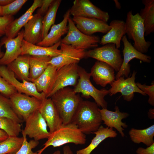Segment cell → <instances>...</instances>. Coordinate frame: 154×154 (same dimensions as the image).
<instances>
[{"instance_id": "cell-1", "label": "cell", "mask_w": 154, "mask_h": 154, "mask_svg": "<svg viewBox=\"0 0 154 154\" xmlns=\"http://www.w3.org/2000/svg\"><path fill=\"white\" fill-rule=\"evenodd\" d=\"M98 106L95 102L83 100L74 115L71 123L86 134L96 131L102 122Z\"/></svg>"}, {"instance_id": "cell-2", "label": "cell", "mask_w": 154, "mask_h": 154, "mask_svg": "<svg viewBox=\"0 0 154 154\" xmlns=\"http://www.w3.org/2000/svg\"><path fill=\"white\" fill-rule=\"evenodd\" d=\"M50 98L64 124L71 123L74 115L83 100L79 94L74 92L73 89L68 87L59 90Z\"/></svg>"}, {"instance_id": "cell-3", "label": "cell", "mask_w": 154, "mask_h": 154, "mask_svg": "<svg viewBox=\"0 0 154 154\" xmlns=\"http://www.w3.org/2000/svg\"><path fill=\"white\" fill-rule=\"evenodd\" d=\"M86 141V135L76 125L72 123L63 124L59 128L50 133L47 140L43 144L44 147L37 151V154H41L50 146L59 147L68 143L84 145Z\"/></svg>"}, {"instance_id": "cell-4", "label": "cell", "mask_w": 154, "mask_h": 154, "mask_svg": "<svg viewBox=\"0 0 154 154\" xmlns=\"http://www.w3.org/2000/svg\"><path fill=\"white\" fill-rule=\"evenodd\" d=\"M79 78L76 85L73 89L74 92L81 93L82 96L86 98L92 97L98 107L107 109V102L104 99L105 97L109 94V90L104 88L99 90L96 88L90 80V73L88 72L82 67L79 66Z\"/></svg>"}, {"instance_id": "cell-5", "label": "cell", "mask_w": 154, "mask_h": 154, "mask_svg": "<svg viewBox=\"0 0 154 154\" xmlns=\"http://www.w3.org/2000/svg\"><path fill=\"white\" fill-rule=\"evenodd\" d=\"M125 24L126 34L133 41L134 48L142 53L147 52L151 42L145 38L143 21L139 13L133 15L132 11L128 12Z\"/></svg>"}, {"instance_id": "cell-6", "label": "cell", "mask_w": 154, "mask_h": 154, "mask_svg": "<svg viewBox=\"0 0 154 154\" xmlns=\"http://www.w3.org/2000/svg\"><path fill=\"white\" fill-rule=\"evenodd\" d=\"M67 35L61 40V43L71 45L76 49L85 50L97 47L100 39L98 36L88 35L80 31L70 17L68 22Z\"/></svg>"}, {"instance_id": "cell-7", "label": "cell", "mask_w": 154, "mask_h": 154, "mask_svg": "<svg viewBox=\"0 0 154 154\" xmlns=\"http://www.w3.org/2000/svg\"><path fill=\"white\" fill-rule=\"evenodd\" d=\"M79 66L72 63L64 66L57 70L53 83L46 98H50L56 92L63 88L75 86L79 78Z\"/></svg>"}, {"instance_id": "cell-8", "label": "cell", "mask_w": 154, "mask_h": 154, "mask_svg": "<svg viewBox=\"0 0 154 154\" xmlns=\"http://www.w3.org/2000/svg\"><path fill=\"white\" fill-rule=\"evenodd\" d=\"M88 58L106 63L117 72L120 70L123 61L120 50L112 43L108 44L86 51L85 58Z\"/></svg>"}, {"instance_id": "cell-9", "label": "cell", "mask_w": 154, "mask_h": 154, "mask_svg": "<svg viewBox=\"0 0 154 154\" xmlns=\"http://www.w3.org/2000/svg\"><path fill=\"white\" fill-rule=\"evenodd\" d=\"M9 98L14 112L24 121L31 114L38 110L43 100L18 92Z\"/></svg>"}, {"instance_id": "cell-10", "label": "cell", "mask_w": 154, "mask_h": 154, "mask_svg": "<svg viewBox=\"0 0 154 154\" xmlns=\"http://www.w3.org/2000/svg\"><path fill=\"white\" fill-rule=\"evenodd\" d=\"M25 121V127L21 132L22 135H27L37 141L49 137L51 133L48 130L46 122L38 110L31 114Z\"/></svg>"}, {"instance_id": "cell-11", "label": "cell", "mask_w": 154, "mask_h": 154, "mask_svg": "<svg viewBox=\"0 0 154 154\" xmlns=\"http://www.w3.org/2000/svg\"><path fill=\"white\" fill-rule=\"evenodd\" d=\"M0 75L13 86L19 93L34 96L42 100L46 98L44 93L38 91L33 83L25 80H23L22 82L18 81L13 72L7 66L0 65Z\"/></svg>"}, {"instance_id": "cell-12", "label": "cell", "mask_w": 154, "mask_h": 154, "mask_svg": "<svg viewBox=\"0 0 154 154\" xmlns=\"http://www.w3.org/2000/svg\"><path fill=\"white\" fill-rule=\"evenodd\" d=\"M69 11L73 17L95 18L106 23L110 18L108 12L101 10L89 0L74 1Z\"/></svg>"}, {"instance_id": "cell-13", "label": "cell", "mask_w": 154, "mask_h": 154, "mask_svg": "<svg viewBox=\"0 0 154 154\" xmlns=\"http://www.w3.org/2000/svg\"><path fill=\"white\" fill-rule=\"evenodd\" d=\"M124 48L123 50V58L121 66L115 76V79L124 76L128 78L130 72V65L129 62L134 58L140 60L143 62L149 63L151 57L142 53L136 49L128 40L127 36L124 35L121 39Z\"/></svg>"}, {"instance_id": "cell-14", "label": "cell", "mask_w": 154, "mask_h": 154, "mask_svg": "<svg viewBox=\"0 0 154 154\" xmlns=\"http://www.w3.org/2000/svg\"><path fill=\"white\" fill-rule=\"evenodd\" d=\"M137 72L134 71L131 77L126 79L124 76L115 80L111 85L109 95L112 96L117 93H120L124 100L127 102L131 101L134 96V93H138L143 96L145 93L137 87L135 82Z\"/></svg>"}, {"instance_id": "cell-15", "label": "cell", "mask_w": 154, "mask_h": 154, "mask_svg": "<svg viewBox=\"0 0 154 154\" xmlns=\"http://www.w3.org/2000/svg\"><path fill=\"white\" fill-rule=\"evenodd\" d=\"M61 51L59 55L52 57L48 63L58 69L66 65L78 64L81 60L85 58L86 51L78 49L71 45L61 43L60 46Z\"/></svg>"}, {"instance_id": "cell-16", "label": "cell", "mask_w": 154, "mask_h": 154, "mask_svg": "<svg viewBox=\"0 0 154 154\" xmlns=\"http://www.w3.org/2000/svg\"><path fill=\"white\" fill-rule=\"evenodd\" d=\"M23 33V29L15 38H8L5 37L2 39L0 42L2 46L5 45L6 50L0 59V65H7L21 55Z\"/></svg>"}, {"instance_id": "cell-17", "label": "cell", "mask_w": 154, "mask_h": 154, "mask_svg": "<svg viewBox=\"0 0 154 154\" xmlns=\"http://www.w3.org/2000/svg\"><path fill=\"white\" fill-rule=\"evenodd\" d=\"M72 19L80 31L88 35L97 32L106 34L111 28L106 23L95 18L74 17Z\"/></svg>"}, {"instance_id": "cell-18", "label": "cell", "mask_w": 154, "mask_h": 154, "mask_svg": "<svg viewBox=\"0 0 154 154\" xmlns=\"http://www.w3.org/2000/svg\"><path fill=\"white\" fill-rule=\"evenodd\" d=\"M38 111L46 121L50 133L57 130L63 124L58 110L50 98H45L42 100Z\"/></svg>"}, {"instance_id": "cell-19", "label": "cell", "mask_w": 154, "mask_h": 154, "mask_svg": "<svg viewBox=\"0 0 154 154\" xmlns=\"http://www.w3.org/2000/svg\"><path fill=\"white\" fill-rule=\"evenodd\" d=\"M114 109L115 111L114 112L107 109L99 108L102 120L107 127L115 128L121 136L124 137L125 136L123 132L124 128H127L128 126L125 123L122 121V120L127 117L129 115L127 113L121 112L117 106Z\"/></svg>"}, {"instance_id": "cell-20", "label": "cell", "mask_w": 154, "mask_h": 154, "mask_svg": "<svg viewBox=\"0 0 154 154\" xmlns=\"http://www.w3.org/2000/svg\"><path fill=\"white\" fill-rule=\"evenodd\" d=\"M114 68L109 64L100 61H96L92 67L91 76L96 83L104 87L111 85L115 80Z\"/></svg>"}, {"instance_id": "cell-21", "label": "cell", "mask_w": 154, "mask_h": 154, "mask_svg": "<svg viewBox=\"0 0 154 154\" xmlns=\"http://www.w3.org/2000/svg\"><path fill=\"white\" fill-rule=\"evenodd\" d=\"M43 16L36 13L32 15L24 27L23 39L36 44L42 40Z\"/></svg>"}, {"instance_id": "cell-22", "label": "cell", "mask_w": 154, "mask_h": 154, "mask_svg": "<svg viewBox=\"0 0 154 154\" xmlns=\"http://www.w3.org/2000/svg\"><path fill=\"white\" fill-rule=\"evenodd\" d=\"M70 15V11L68 9L64 14L62 20L58 24H54L46 36L36 45L44 47H50L60 40L62 36L68 32L67 24Z\"/></svg>"}, {"instance_id": "cell-23", "label": "cell", "mask_w": 154, "mask_h": 154, "mask_svg": "<svg viewBox=\"0 0 154 154\" xmlns=\"http://www.w3.org/2000/svg\"><path fill=\"white\" fill-rule=\"evenodd\" d=\"M61 44V40L50 47H44L30 43L23 40L21 55L28 54L36 56H46L51 57L56 56L61 54L58 47Z\"/></svg>"}, {"instance_id": "cell-24", "label": "cell", "mask_w": 154, "mask_h": 154, "mask_svg": "<svg viewBox=\"0 0 154 154\" xmlns=\"http://www.w3.org/2000/svg\"><path fill=\"white\" fill-rule=\"evenodd\" d=\"M42 0H34L31 6L19 18L14 19L7 27L5 33L8 38L16 37L21 28L27 23L35 10L41 6Z\"/></svg>"}, {"instance_id": "cell-25", "label": "cell", "mask_w": 154, "mask_h": 154, "mask_svg": "<svg viewBox=\"0 0 154 154\" xmlns=\"http://www.w3.org/2000/svg\"><path fill=\"white\" fill-rule=\"evenodd\" d=\"M109 25L111 27V29L102 37L100 43L103 45L109 43L114 44L119 49L122 38L126 34L125 22L114 19L110 22Z\"/></svg>"}, {"instance_id": "cell-26", "label": "cell", "mask_w": 154, "mask_h": 154, "mask_svg": "<svg viewBox=\"0 0 154 154\" xmlns=\"http://www.w3.org/2000/svg\"><path fill=\"white\" fill-rule=\"evenodd\" d=\"M30 56L28 54L21 55L7 66L15 77L21 81L31 82L29 77Z\"/></svg>"}, {"instance_id": "cell-27", "label": "cell", "mask_w": 154, "mask_h": 154, "mask_svg": "<svg viewBox=\"0 0 154 154\" xmlns=\"http://www.w3.org/2000/svg\"><path fill=\"white\" fill-rule=\"evenodd\" d=\"M92 133L95 135L90 143L87 147L76 151V154H90L104 140L108 138L116 137L117 134L113 128L101 125L98 129Z\"/></svg>"}, {"instance_id": "cell-28", "label": "cell", "mask_w": 154, "mask_h": 154, "mask_svg": "<svg viewBox=\"0 0 154 154\" xmlns=\"http://www.w3.org/2000/svg\"><path fill=\"white\" fill-rule=\"evenodd\" d=\"M57 68L49 64L43 72L32 82L35 84L38 92H43L46 96L48 93L55 78Z\"/></svg>"}, {"instance_id": "cell-29", "label": "cell", "mask_w": 154, "mask_h": 154, "mask_svg": "<svg viewBox=\"0 0 154 154\" xmlns=\"http://www.w3.org/2000/svg\"><path fill=\"white\" fill-rule=\"evenodd\" d=\"M144 8L139 13L143 20L145 29V36H147L154 32V0H142Z\"/></svg>"}, {"instance_id": "cell-30", "label": "cell", "mask_w": 154, "mask_h": 154, "mask_svg": "<svg viewBox=\"0 0 154 154\" xmlns=\"http://www.w3.org/2000/svg\"><path fill=\"white\" fill-rule=\"evenodd\" d=\"M129 134L131 141L136 144L142 143L147 147L154 143V125L143 129L131 128Z\"/></svg>"}, {"instance_id": "cell-31", "label": "cell", "mask_w": 154, "mask_h": 154, "mask_svg": "<svg viewBox=\"0 0 154 154\" xmlns=\"http://www.w3.org/2000/svg\"><path fill=\"white\" fill-rule=\"evenodd\" d=\"M52 57L46 56H30L29 77L31 82L38 78L49 64V61Z\"/></svg>"}, {"instance_id": "cell-32", "label": "cell", "mask_w": 154, "mask_h": 154, "mask_svg": "<svg viewBox=\"0 0 154 154\" xmlns=\"http://www.w3.org/2000/svg\"><path fill=\"white\" fill-rule=\"evenodd\" d=\"M61 2V0H53L43 17L42 40L46 36L50 29L54 24L57 12Z\"/></svg>"}, {"instance_id": "cell-33", "label": "cell", "mask_w": 154, "mask_h": 154, "mask_svg": "<svg viewBox=\"0 0 154 154\" xmlns=\"http://www.w3.org/2000/svg\"><path fill=\"white\" fill-rule=\"evenodd\" d=\"M23 141V137H9L6 139L0 142V154H15L20 149Z\"/></svg>"}, {"instance_id": "cell-34", "label": "cell", "mask_w": 154, "mask_h": 154, "mask_svg": "<svg viewBox=\"0 0 154 154\" xmlns=\"http://www.w3.org/2000/svg\"><path fill=\"white\" fill-rule=\"evenodd\" d=\"M0 116L9 118L20 123L23 121L14 112L9 98L5 96L0 93Z\"/></svg>"}, {"instance_id": "cell-35", "label": "cell", "mask_w": 154, "mask_h": 154, "mask_svg": "<svg viewBox=\"0 0 154 154\" xmlns=\"http://www.w3.org/2000/svg\"><path fill=\"white\" fill-rule=\"evenodd\" d=\"M21 125L8 118L0 116V129L4 131L9 137L18 136L21 132Z\"/></svg>"}, {"instance_id": "cell-36", "label": "cell", "mask_w": 154, "mask_h": 154, "mask_svg": "<svg viewBox=\"0 0 154 154\" xmlns=\"http://www.w3.org/2000/svg\"><path fill=\"white\" fill-rule=\"evenodd\" d=\"M27 1V0H14L9 5L1 7L2 16H13L16 14Z\"/></svg>"}, {"instance_id": "cell-37", "label": "cell", "mask_w": 154, "mask_h": 154, "mask_svg": "<svg viewBox=\"0 0 154 154\" xmlns=\"http://www.w3.org/2000/svg\"><path fill=\"white\" fill-rule=\"evenodd\" d=\"M27 136L23 135V144L19 150L14 154H37V152H34L32 149L37 147L39 143L38 141L31 139L28 141Z\"/></svg>"}, {"instance_id": "cell-38", "label": "cell", "mask_w": 154, "mask_h": 154, "mask_svg": "<svg viewBox=\"0 0 154 154\" xmlns=\"http://www.w3.org/2000/svg\"><path fill=\"white\" fill-rule=\"evenodd\" d=\"M15 88L0 75V93L9 98L14 94L17 92Z\"/></svg>"}, {"instance_id": "cell-39", "label": "cell", "mask_w": 154, "mask_h": 154, "mask_svg": "<svg viewBox=\"0 0 154 154\" xmlns=\"http://www.w3.org/2000/svg\"><path fill=\"white\" fill-rule=\"evenodd\" d=\"M153 82L151 85H147L145 84H142L141 83H136L137 87L141 90L144 92L149 96L148 103L151 105L154 106V83Z\"/></svg>"}, {"instance_id": "cell-40", "label": "cell", "mask_w": 154, "mask_h": 154, "mask_svg": "<svg viewBox=\"0 0 154 154\" xmlns=\"http://www.w3.org/2000/svg\"><path fill=\"white\" fill-rule=\"evenodd\" d=\"M14 20L13 16L7 15L0 17V35H5L6 28Z\"/></svg>"}, {"instance_id": "cell-41", "label": "cell", "mask_w": 154, "mask_h": 154, "mask_svg": "<svg viewBox=\"0 0 154 154\" xmlns=\"http://www.w3.org/2000/svg\"><path fill=\"white\" fill-rule=\"evenodd\" d=\"M53 1V0H42V5L38 10L37 13L42 16L45 15Z\"/></svg>"}, {"instance_id": "cell-42", "label": "cell", "mask_w": 154, "mask_h": 154, "mask_svg": "<svg viewBox=\"0 0 154 154\" xmlns=\"http://www.w3.org/2000/svg\"><path fill=\"white\" fill-rule=\"evenodd\" d=\"M136 153L137 154H154V143L146 148L138 147Z\"/></svg>"}, {"instance_id": "cell-43", "label": "cell", "mask_w": 154, "mask_h": 154, "mask_svg": "<svg viewBox=\"0 0 154 154\" xmlns=\"http://www.w3.org/2000/svg\"><path fill=\"white\" fill-rule=\"evenodd\" d=\"M63 154H74L68 145H65L63 148Z\"/></svg>"}, {"instance_id": "cell-44", "label": "cell", "mask_w": 154, "mask_h": 154, "mask_svg": "<svg viewBox=\"0 0 154 154\" xmlns=\"http://www.w3.org/2000/svg\"><path fill=\"white\" fill-rule=\"evenodd\" d=\"M9 137V135L6 132L0 129V142L6 139Z\"/></svg>"}, {"instance_id": "cell-45", "label": "cell", "mask_w": 154, "mask_h": 154, "mask_svg": "<svg viewBox=\"0 0 154 154\" xmlns=\"http://www.w3.org/2000/svg\"><path fill=\"white\" fill-rule=\"evenodd\" d=\"M14 1V0H0V6L1 7L6 6Z\"/></svg>"}, {"instance_id": "cell-46", "label": "cell", "mask_w": 154, "mask_h": 154, "mask_svg": "<svg viewBox=\"0 0 154 154\" xmlns=\"http://www.w3.org/2000/svg\"><path fill=\"white\" fill-rule=\"evenodd\" d=\"M148 117L151 119L154 118V109L150 108L148 112Z\"/></svg>"}, {"instance_id": "cell-47", "label": "cell", "mask_w": 154, "mask_h": 154, "mask_svg": "<svg viewBox=\"0 0 154 154\" xmlns=\"http://www.w3.org/2000/svg\"><path fill=\"white\" fill-rule=\"evenodd\" d=\"M114 1L115 3L116 8L118 9H120L121 8V4L117 0H114Z\"/></svg>"}, {"instance_id": "cell-48", "label": "cell", "mask_w": 154, "mask_h": 154, "mask_svg": "<svg viewBox=\"0 0 154 154\" xmlns=\"http://www.w3.org/2000/svg\"><path fill=\"white\" fill-rule=\"evenodd\" d=\"M2 46L1 42H0V59L4 55V53L1 51V47Z\"/></svg>"}, {"instance_id": "cell-49", "label": "cell", "mask_w": 154, "mask_h": 154, "mask_svg": "<svg viewBox=\"0 0 154 154\" xmlns=\"http://www.w3.org/2000/svg\"><path fill=\"white\" fill-rule=\"evenodd\" d=\"M50 154H61V152L59 150H57Z\"/></svg>"}, {"instance_id": "cell-50", "label": "cell", "mask_w": 154, "mask_h": 154, "mask_svg": "<svg viewBox=\"0 0 154 154\" xmlns=\"http://www.w3.org/2000/svg\"><path fill=\"white\" fill-rule=\"evenodd\" d=\"M1 7L0 6V17L2 16L1 14Z\"/></svg>"}, {"instance_id": "cell-51", "label": "cell", "mask_w": 154, "mask_h": 154, "mask_svg": "<svg viewBox=\"0 0 154 154\" xmlns=\"http://www.w3.org/2000/svg\"><path fill=\"white\" fill-rule=\"evenodd\" d=\"M2 36V35H0V38Z\"/></svg>"}]
</instances>
